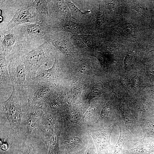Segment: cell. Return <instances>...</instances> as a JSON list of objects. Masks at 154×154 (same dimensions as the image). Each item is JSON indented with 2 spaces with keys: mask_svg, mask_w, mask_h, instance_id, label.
Masks as SVG:
<instances>
[{
  "mask_svg": "<svg viewBox=\"0 0 154 154\" xmlns=\"http://www.w3.org/2000/svg\"><path fill=\"white\" fill-rule=\"evenodd\" d=\"M84 154H97L96 147L92 138Z\"/></svg>",
  "mask_w": 154,
  "mask_h": 154,
  "instance_id": "obj_25",
  "label": "cell"
},
{
  "mask_svg": "<svg viewBox=\"0 0 154 154\" xmlns=\"http://www.w3.org/2000/svg\"><path fill=\"white\" fill-rule=\"evenodd\" d=\"M133 148L122 149L120 152L123 154H151L154 152V138L145 137L141 138Z\"/></svg>",
  "mask_w": 154,
  "mask_h": 154,
  "instance_id": "obj_14",
  "label": "cell"
},
{
  "mask_svg": "<svg viewBox=\"0 0 154 154\" xmlns=\"http://www.w3.org/2000/svg\"><path fill=\"white\" fill-rule=\"evenodd\" d=\"M116 126L113 125L95 129H84L92 138L97 154H113L114 147L110 144L112 131Z\"/></svg>",
  "mask_w": 154,
  "mask_h": 154,
  "instance_id": "obj_6",
  "label": "cell"
},
{
  "mask_svg": "<svg viewBox=\"0 0 154 154\" xmlns=\"http://www.w3.org/2000/svg\"><path fill=\"white\" fill-rule=\"evenodd\" d=\"M89 70L88 67L84 64L79 66L75 70L76 74L80 75L86 74Z\"/></svg>",
  "mask_w": 154,
  "mask_h": 154,
  "instance_id": "obj_26",
  "label": "cell"
},
{
  "mask_svg": "<svg viewBox=\"0 0 154 154\" xmlns=\"http://www.w3.org/2000/svg\"><path fill=\"white\" fill-rule=\"evenodd\" d=\"M0 97L8 95L13 87L9 74L8 65V58L7 56L0 54Z\"/></svg>",
  "mask_w": 154,
  "mask_h": 154,
  "instance_id": "obj_12",
  "label": "cell"
},
{
  "mask_svg": "<svg viewBox=\"0 0 154 154\" xmlns=\"http://www.w3.org/2000/svg\"><path fill=\"white\" fill-rule=\"evenodd\" d=\"M122 119L120 113L113 110L111 104H109L102 108L98 118L90 129L116 126L117 123Z\"/></svg>",
  "mask_w": 154,
  "mask_h": 154,
  "instance_id": "obj_11",
  "label": "cell"
},
{
  "mask_svg": "<svg viewBox=\"0 0 154 154\" xmlns=\"http://www.w3.org/2000/svg\"><path fill=\"white\" fill-rule=\"evenodd\" d=\"M7 57L8 68L13 87L22 100L27 103L28 89L31 80L28 76L22 52H17Z\"/></svg>",
  "mask_w": 154,
  "mask_h": 154,
  "instance_id": "obj_2",
  "label": "cell"
},
{
  "mask_svg": "<svg viewBox=\"0 0 154 154\" xmlns=\"http://www.w3.org/2000/svg\"><path fill=\"white\" fill-rule=\"evenodd\" d=\"M48 0L27 1L28 7H34L38 13L42 23H44L49 16L48 3Z\"/></svg>",
  "mask_w": 154,
  "mask_h": 154,
  "instance_id": "obj_17",
  "label": "cell"
},
{
  "mask_svg": "<svg viewBox=\"0 0 154 154\" xmlns=\"http://www.w3.org/2000/svg\"><path fill=\"white\" fill-rule=\"evenodd\" d=\"M23 111L20 130L22 143L31 135L33 130L38 127L44 113L43 109L41 106H32L28 103L23 105Z\"/></svg>",
  "mask_w": 154,
  "mask_h": 154,
  "instance_id": "obj_5",
  "label": "cell"
},
{
  "mask_svg": "<svg viewBox=\"0 0 154 154\" xmlns=\"http://www.w3.org/2000/svg\"><path fill=\"white\" fill-rule=\"evenodd\" d=\"M56 28L59 31L71 33L79 32L80 27L77 23L72 22H62L60 23Z\"/></svg>",
  "mask_w": 154,
  "mask_h": 154,
  "instance_id": "obj_20",
  "label": "cell"
},
{
  "mask_svg": "<svg viewBox=\"0 0 154 154\" xmlns=\"http://www.w3.org/2000/svg\"><path fill=\"white\" fill-rule=\"evenodd\" d=\"M58 115L44 111L37 129L41 138L48 149L50 138L56 128Z\"/></svg>",
  "mask_w": 154,
  "mask_h": 154,
  "instance_id": "obj_10",
  "label": "cell"
},
{
  "mask_svg": "<svg viewBox=\"0 0 154 154\" xmlns=\"http://www.w3.org/2000/svg\"><path fill=\"white\" fill-rule=\"evenodd\" d=\"M24 103L13 87L9 98L0 102L1 114L6 116L10 125V132L7 139L10 147L19 146L22 144L20 130Z\"/></svg>",
  "mask_w": 154,
  "mask_h": 154,
  "instance_id": "obj_1",
  "label": "cell"
},
{
  "mask_svg": "<svg viewBox=\"0 0 154 154\" xmlns=\"http://www.w3.org/2000/svg\"><path fill=\"white\" fill-rule=\"evenodd\" d=\"M17 31L21 37L24 38H42L46 33V28L42 22L28 23L21 26Z\"/></svg>",
  "mask_w": 154,
  "mask_h": 154,
  "instance_id": "obj_13",
  "label": "cell"
},
{
  "mask_svg": "<svg viewBox=\"0 0 154 154\" xmlns=\"http://www.w3.org/2000/svg\"><path fill=\"white\" fill-rule=\"evenodd\" d=\"M0 154H22L21 146L9 147L6 151H0Z\"/></svg>",
  "mask_w": 154,
  "mask_h": 154,
  "instance_id": "obj_24",
  "label": "cell"
},
{
  "mask_svg": "<svg viewBox=\"0 0 154 154\" xmlns=\"http://www.w3.org/2000/svg\"><path fill=\"white\" fill-rule=\"evenodd\" d=\"M63 129L62 125L57 120L54 132L50 141L47 154H61L59 141L60 135Z\"/></svg>",
  "mask_w": 154,
  "mask_h": 154,
  "instance_id": "obj_18",
  "label": "cell"
},
{
  "mask_svg": "<svg viewBox=\"0 0 154 154\" xmlns=\"http://www.w3.org/2000/svg\"><path fill=\"white\" fill-rule=\"evenodd\" d=\"M34 7H28L25 1L24 6L20 7L15 11L12 18L4 31L11 30L19 25L28 23L38 22L41 19L36 9Z\"/></svg>",
  "mask_w": 154,
  "mask_h": 154,
  "instance_id": "obj_9",
  "label": "cell"
},
{
  "mask_svg": "<svg viewBox=\"0 0 154 154\" xmlns=\"http://www.w3.org/2000/svg\"><path fill=\"white\" fill-rule=\"evenodd\" d=\"M91 138L79 125L63 129L60 138L61 154H71L86 149Z\"/></svg>",
  "mask_w": 154,
  "mask_h": 154,
  "instance_id": "obj_3",
  "label": "cell"
},
{
  "mask_svg": "<svg viewBox=\"0 0 154 154\" xmlns=\"http://www.w3.org/2000/svg\"><path fill=\"white\" fill-rule=\"evenodd\" d=\"M46 43L22 54L29 77L31 79L44 70L43 66L50 58Z\"/></svg>",
  "mask_w": 154,
  "mask_h": 154,
  "instance_id": "obj_4",
  "label": "cell"
},
{
  "mask_svg": "<svg viewBox=\"0 0 154 154\" xmlns=\"http://www.w3.org/2000/svg\"><path fill=\"white\" fill-rule=\"evenodd\" d=\"M62 71L58 60L55 58V60L51 68L46 69L35 77L31 79L33 81L50 83L61 76Z\"/></svg>",
  "mask_w": 154,
  "mask_h": 154,
  "instance_id": "obj_15",
  "label": "cell"
},
{
  "mask_svg": "<svg viewBox=\"0 0 154 154\" xmlns=\"http://www.w3.org/2000/svg\"><path fill=\"white\" fill-rule=\"evenodd\" d=\"M66 3L70 8L72 14L74 16L80 15H83L86 12H82L71 1H66Z\"/></svg>",
  "mask_w": 154,
  "mask_h": 154,
  "instance_id": "obj_23",
  "label": "cell"
},
{
  "mask_svg": "<svg viewBox=\"0 0 154 154\" xmlns=\"http://www.w3.org/2000/svg\"><path fill=\"white\" fill-rule=\"evenodd\" d=\"M128 140V137L125 133H120L118 141L114 147V151L113 154H120V152L122 149L123 145Z\"/></svg>",
  "mask_w": 154,
  "mask_h": 154,
  "instance_id": "obj_22",
  "label": "cell"
},
{
  "mask_svg": "<svg viewBox=\"0 0 154 154\" xmlns=\"http://www.w3.org/2000/svg\"><path fill=\"white\" fill-rule=\"evenodd\" d=\"M43 143L40 144L33 141L31 135L21 145L22 154H47L48 149Z\"/></svg>",
  "mask_w": 154,
  "mask_h": 154,
  "instance_id": "obj_16",
  "label": "cell"
},
{
  "mask_svg": "<svg viewBox=\"0 0 154 154\" xmlns=\"http://www.w3.org/2000/svg\"><path fill=\"white\" fill-rule=\"evenodd\" d=\"M23 39L15 29L4 31L0 33V54L9 56L24 51L19 44V40Z\"/></svg>",
  "mask_w": 154,
  "mask_h": 154,
  "instance_id": "obj_8",
  "label": "cell"
},
{
  "mask_svg": "<svg viewBox=\"0 0 154 154\" xmlns=\"http://www.w3.org/2000/svg\"><path fill=\"white\" fill-rule=\"evenodd\" d=\"M120 154H121V153H120Z\"/></svg>",
  "mask_w": 154,
  "mask_h": 154,
  "instance_id": "obj_29",
  "label": "cell"
},
{
  "mask_svg": "<svg viewBox=\"0 0 154 154\" xmlns=\"http://www.w3.org/2000/svg\"><path fill=\"white\" fill-rule=\"evenodd\" d=\"M49 84L31 80L28 91L27 103L33 106L42 105L49 96L51 89Z\"/></svg>",
  "mask_w": 154,
  "mask_h": 154,
  "instance_id": "obj_7",
  "label": "cell"
},
{
  "mask_svg": "<svg viewBox=\"0 0 154 154\" xmlns=\"http://www.w3.org/2000/svg\"><path fill=\"white\" fill-rule=\"evenodd\" d=\"M53 1V7L55 12L61 16L65 15L68 10L65 2L63 0Z\"/></svg>",
  "mask_w": 154,
  "mask_h": 154,
  "instance_id": "obj_21",
  "label": "cell"
},
{
  "mask_svg": "<svg viewBox=\"0 0 154 154\" xmlns=\"http://www.w3.org/2000/svg\"><path fill=\"white\" fill-rule=\"evenodd\" d=\"M102 86L100 83H98L94 85L93 87L91 92L94 94H98L102 91Z\"/></svg>",
  "mask_w": 154,
  "mask_h": 154,
  "instance_id": "obj_27",
  "label": "cell"
},
{
  "mask_svg": "<svg viewBox=\"0 0 154 154\" xmlns=\"http://www.w3.org/2000/svg\"><path fill=\"white\" fill-rule=\"evenodd\" d=\"M86 149H84L78 152L73 153L71 154H84Z\"/></svg>",
  "mask_w": 154,
  "mask_h": 154,
  "instance_id": "obj_28",
  "label": "cell"
},
{
  "mask_svg": "<svg viewBox=\"0 0 154 154\" xmlns=\"http://www.w3.org/2000/svg\"><path fill=\"white\" fill-rule=\"evenodd\" d=\"M138 121L145 137L154 138V122L149 118H141Z\"/></svg>",
  "mask_w": 154,
  "mask_h": 154,
  "instance_id": "obj_19",
  "label": "cell"
}]
</instances>
